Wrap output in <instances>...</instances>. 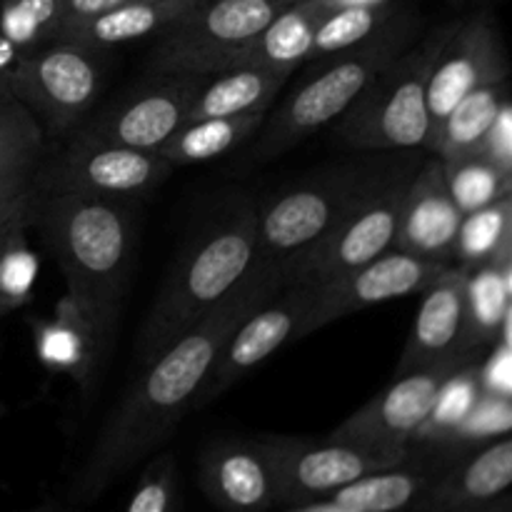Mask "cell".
<instances>
[{"instance_id":"cell-1","label":"cell","mask_w":512,"mask_h":512,"mask_svg":"<svg viewBox=\"0 0 512 512\" xmlns=\"http://www.w3.org/2000/svg\"><path fill=\"white\" fill-rule=\"evenodd\" d=\"M290 278L285 270L260 263L253 273L195 328L143 365L108 415L93 448L70 483V503L90 505L140 460L158 453L180 420L193 410L198 390L240 320L273 298Z\"/></svg>"},{"instance_id":"cell-2","label":"cell","mask_w":512,"mask_h":512,"mask_svg":"<svg viewBox=\"0 0 512 512\" xmlns=\"http://www.w3.org/2000/svg\"><path fill=\"white\" fill-rule=\"evenodd\" d=\"M30 228L58 263L68 300L108 353L133 278L135 220L128 200L35 190Z\"/></svg>"},{"instance_id":"cell-3","label":"cell","mask_w":512,"mask_h":512,"mask_svg":"<svg viewBox=\"0 0 512 512\" xmlns=\"http://www.w3.org/2000/svg\"><path fill=\"white\" fill-rule=\"evenodd\" d=\"M258 265V208L240 200L195 235L140 330L138 363L148 365L218 308Z\"/></svg>"},{"instance_id":"cell-4","label":"cell","mask_w":512,"mask_h":512,"mask_svg":"<svg viewBox=\"0 0 512 512\" xmlns=\"http://www.w3.org/2000/svg\"><path fill=\"white\" fill-rule=\"evenodd\" d=\"M408 33L410 25L405 23L403 15H398L388 28L358 48L318 58L323 68L303 80L278 108L268 110L263 125L255 130L250 158H280L310 135L343 118L350 105L373 83L375 75L388 68L400 53H405Z\"/></svg>"},{"instance_id":"cell-5","label":"cell","mask_w":512,"mask_h":512,"mask_svg":"<svg viewBox=\"0 0 512 512\" xmlns=\"http://www.w3.org/2000/svg\"><path fill=\"white\" fill-rule=\"evenodd\" d=\"M375 165H338L310 175L258 210V260L293 275L333 235L378 178Z\"/></svg>"},{"instance_id":"cell-6","label":"cell","mask_w":512,"mask_h":512,"mask_svg":"<svg viewBox=\"0 0 512 512\" xmlns=\"http://www.w3.org/2000/svg\"><path fill=\"white\" fill-rule=\"evenodd\" d=\"M440 35L413 50L400 53L388 68L375 75L365 93L335 120V135L353 150H415L430 138V115L425 88L438 53Z\"/></svg>"},{"instance_id":"cell-7","label":"cell","mask_w":512,"mask_h":512,"mask_svg":"<svg viewBox=\"0 0 512 512\" xmlns=\"http://www.w3.org/2000/svg\"><path fill=\"white\" fill-rule=\"evenodd\" d=\"M293 0H200L158 33L148 65L155 75H215Z\"/></svg>"},{"instance_id":"cell-8","label":"cell","mask_w":512,"mask_h":512,"mask_svg":"<svg viewBox=\"0 0 512 512\" xmlns=\"http://www.w3.org/2000/svg\"><path fill=\"white\" fill-rule=\"evenodd\" d=\"M98 50L55 40L15 58L8 70V93L50 135L80 128L103 90Z\"/></svg>"},{"instance_id":"cell-9","label":"cell","mask_w":512,"mask_h":512,"mask_svg":"<svg viewBox=\"0 0 512 512\" xmlns=\"http://www.w3.org/2000/svg\"><path fill=\"white\" fill-rule=\"evenodd\" d=\"M418 165L410 158L383 168L328 240L305 260L293 280H333L395 248L405 195ZM290 280V283H293Z\"/></svg>"},{"instance_id":"cell-10","label":"cell","mask_w":512,"mask_h":512,"mask_svg":"<svg viewBox=\"0 0 512 512\" xmlns=\"http://www.w3.org/2000/svg\"><path fill=\"white\" fill-rule=\"evenodd\" d=\"M268 448L278 473L280 508L308 503L333 495L343 485L393 468L408 458V450H385L355 440L295 438V435H268L260 438Z\"/></svg>"},{"instance_id":"cell-11","label":"cell","mask_w":512,"mask_h":512,"mask_svg":"<svg viewBox=\"0 0 512 512\" xmlns=\"http://www.w3.org/2000/svg\"><path fill=\"white\" fill-rule=\"evenodd\" d=\"M173 165L158 150L70 140L68 148L45 155L35 175L38 193H73L105 200H130L163 183Z\"/></svg>"},{"instance_id":"cell-12","label":"cell","mask_w":512,"mask_h":512,"mask_svg":"<svg viewBox=\"0 0 512 512\" xmlns=\"http://www.w3.org/2000/svg\"><path fill=\"white\" fill-rule=\"evenodd\" d=\"M313 300V280H293L283 285L273 298L245 315L220 348L208 378L203 380L193 410L205 408L220 395L238 385L245 375L278 353L285 343L298 340L300 323Z\"/></svg>"},{"instance_id":"cell-13","label":"cell","mask_w":512,"mask_h":512,"mask_svg":"<svg viewBox=\"0 0 512 512\" xmlns=\"http://www.w3.org/2000/svg\"><path fill=\"white\" fill-rule=\"evenodd\" d=\"M448 268V263L415 258L393 248L340 278L313 280V300L300 323L298 340L370 305L423 293Z\"/></svg>"},{"instance_id":"cell-14","label":"cell","mask_w":512,"mask_h":512,"mask_svg":"<svg viewBox=\"0 0 512 512\" xmlns=\"http://www.w3.org/2000/svg\"><path fill=\"white\" fill-rule=\"evenodd\" d=\"M205 80L208 75H158L95 118H85L70 140L158 150L185 123Z\"/></svg>"},{"instance_id":"cell-15","label":"cell","mask_w":512,"mask_h":512,"mask_svg":"<svg viewBox=\"0 0 512 512\" xmlns=\"http://www.w3.org/2000/svg\"><path fill=\"white\" fill-rule=\"evenodd\" d=\"M508 75L510 68L500 30L488 13L470 15L443 28L425 88L430 133L455 108L458 100L483 85L508 80Z\"/></svg>"},{"instance_id":"cell-16","label":"cell","mask_w":512,"mask_h":512,"mask_svg":"<svg viewBox=\"0 0 512 512\" xmlns=\"http://www.w3.org/2000/svg\"><path fill=\"white\" fill-rule=\"evenodd\" d=\"M468 360L475 358H453L400 373L393 385L373 395L330 435L385 450H408L433 413L445 380Z\"/></svg>"},{"instance_id":"cell-17","label":"cell","mask_w":512,"mask_h":512,"mask_svg":"<svg viewBox=\"0 0 512 512\" xmlns=\"http://www.w3.org/2000/svg\"><path fill=\"white\" fill-rule=\"evenodd\" d=\"M200 488L223 512L280 508L278 473L263 440H215L200 453Z\"/></svg>"},{"instance_id":"cell-18","label":"cell","mask_w":512,"mask_h":512,"mask_svg":"<svg viewBox=\"0 0 512 512\" xmlns=\"http://www.w3.org/2000/svg\"><path fill=\"white\" fill-rule=\"evenodd\" d=\"M460 220H463V213L453 203L448 185H445L443 160L430 155L423 165H418L413 180H410L395 250H403L415 258L453 265Z\"/></svg>"},{"instance_id":"cell-19","label":"cell","mask_w":512,"mask_h":512,"mask_svg":"<svg viewBox=\"0 0 512 512\" xmlns=\"http://www.w3.org/2000/svg\"><path fill=\"white\" fill-rule=\"evenodd\" d=\"M465 280L468 270L450 265L423 290L418 315L410 328L395 375L453 358H478L465 353Z\"/></svg>"},{"instance_id":"cell-20","label":"cell","mask_w":512,"mask_h":512,"mask_svg":"<svg viewBox=\"0 0 512 512\" xmlns=\"http://www.w3.org/2000/svg\"><path fill=\"white\" fill-rule=\"evenodd\" d=\"M512 440L510 435L468 450L445 465L425 488L410 512H458L483 508L510 493Z\"/></svg>"},{"instance_id":"cell-21","label":"cell","mask_w":512,"mask_h":512,"mask_svg":"<svg viewBox=\"0 0 512 512\" xmlns=\"http://www.w3.org/2000/svg\"><path fill=\"white\" fill-rule=\"evenodd\" d=\"M45 155L43 125L8 93L0 100V230L30 213L35 175Z\"/></svg>"},{"instance_id":"cell-22","label":"cell","mask_w":512,"mask_h":512,"mask_svg":"<svg viewBox=\"0 0 512 512\" xmlns=\"http://www.w3.org/2000/svg\"><path fill=\"white\" fill-rule=\"evenodd\" d=\"M198 3L200 0H138V3L105 10V13L93 15V18L63 25L58 40H70V43L103 53V50L115 48V45H125L133 43V40L148 38V35L163 33L165 28L178 23Z\"/></svg>"},{"instance_id":"cell-23","label":"cell","mask_w":512,"mask_h":512,"mask_svg":"<svg viewBox=\"0 0 512 512\" xmlns=\"http://www.w3.org/2000/svg\"><path fill=\"white\" fill-rule=\"evenodd\" d=\"M443 468L445 465L425 450L408 448L403 463L363 475L328 498L358 512H410Z\"/></svg>"},{"instance_id":"cell-24","label":"cell","mask_w":512,"mask_h":512,"mask_svg":"<svg viewBox=\"0 0 512 512\" xmlns=\"http://www.w3.org/2000/svg\"><path fill=\"white\" fill-rule=\"evenodd\" d=\"M290 78H293L290 70L260 68V65H240V68H228L208 75L198 98L190 105L185 123L205 118L268 113Z\"/></svg>"},{"instance_id":"cell-25","label":"cell","mask_w":512,"mask_h":512,"mask_svg":"<svg viewBox=\"0 0 512 512\" xmlns=\"http://www.w3.org/2000/svg\"><path fill=\"white\" fill-rule=\"evenodd\" d=\"M325 15L328 13L315 8L310 0H295L293 5L280 10L253 40H248L223 70L260 65V68H280L295 73L298 65L310 60L315 30Z\"/></svg>"},{"instance_id":"cell-26","label":"cell","mask_w":512,"mask_h":512,"mask_svg":"<svg viewBox=\"0 0 512 512\" xmlns=\"http://www.w3.org/2000/svg\"><path fill=\"white\" fill-rule=\"evenodd\" d=\"M512 260L468 270L465 280V353L480 355L498 338L510 335Z\"/></svg>"},{"instance_id":"cell-27","label":"cell","mask_w":512,"mask_h":512,"mask_svg":"<svg viewBox=\"0 0 512 512\" xmlns=\"http://www.w3.org/2000/svg\"><path fill=\"white\" fill-rule=\"evenodd\" d=\"M505 103H510L508 80L473 90L463 100H458L455 108L440 120L438 128L430 133L425 150L440 160H453L460 155L475 153V148L490 130V125L495 123Z\"/></svg>"},{"instance_id":"cell-28","label":"cell","mask_w":512,"mask_h":512,"mask_svg":"<svg viewBox=\"0 0 512 512\" xmlns=\"http://www.w3.org/2000/svg\"><path fill=\"white\" fill-rule=\"evenodd\" d=\"M38 353L50 368L65 370L83 385L93 383L100 363L108 355L88 320L68 298L60 303L58 318L38 323Z\"/></svg>"},{"instance_id":"cell-29","label":"cell","mask_w":512,"mask_h":512,"mask_svg":"<svg viewBox=\"0 0 512 512\" xmlns=\"http://www.w3.org/2000/svg\"><path fill=\"white\" fill-rule=\"evenodd\" d=\"M268 113H248L235 115V118H205L183 123L163 145L158 148L160 158L168 160L173 168L180 165L205 163V160L220 158L230 153L245 140L255 135V130L263 125Z\"/></svg>"},{"instance_id":"cell-30","label":"cell","mask_w":512,"mask_h":512,"mask_svg":"<svg viewBox=\"0 0 512 512\" xmlns=\"http://www.w3.org/2000/svg\"><path fill=\"white\" fill-rule=\"evenodd\" d=\"M512 260V195L463 215L453 248V265L463 270Z\"/></svg>"},{"instance_id":"cell-31","label":"cell","mask_w":512,"mask_h":512,"mask_svg":"<svg viewBox=\"0 0 512 512\" xmlns=\"http://www.w3.org/2000/svg\"><path fill=\"white\" fill-rule=\"evenodd\" d=\"M398 15L400 10L393 0L380 5H355V8L333 10V13H328L320 20L318 30H315L308 63L325 58V55L358 48L365 40H370L380 30L388 28Z\"/></svg>"},{"instance_id":"cell-32","label":"cell","mask_w":512,"mask_h":512,"mask_svg":"<svg viewBox=\"0 0 512 512\" xmlns=\"http://www.w3.org/2000/svg\"><path fill=\"white\" fill-rule=\"evenodd\" d=\"M28 228L30 213H23L0 230V320L23 308L33 295L38 260L28 245Z\"/></svg>"},{"instance_id":"cell-33","label":"cell","mask_w":512,"mask_h":512,"mask_svg":"<svg viewBox=\"0 0 512 512\" xmlns=\"http://www.w3.org/2000/svg\"><path fill=\"white\" fill-rule=\"evenodd\" d=\"M443 175L450 198L463 215L512 195V175L503 173L475 153L443 160Z\"/></svg>"},{"instance_id":"cell-34","label":"cell","mask_w":512,"mask_h":512,"mask_svg":"<svg viewBox=\"0 0 512 512\" xmlns=\"http://www.w3.org/2000/svg\"><path fill=\"white\" fill-rule=\"evenodd\" d=\"M63 25V0H0V35L20 55L55 43Z\"/></svg>"},{"instance_id":"cell-35","label":"cell","mask_w":512,"mask_h":512,"mask_svg":"<svg viewBox=\"0 0 512 512\" xmlns=\"http://www.w3.org/2000/svg\"><path fill=\"white\" fill-rule=\"evenodd\" d=\"M178 503V463L163 450L148 460L130 495L125 512H175Z\"/></svg>"},{"instance_id":"cell-36","label":"cell","mask_w":512,"mask_h":512,"mask_svg":"<svg viewBox=\"0 0 512 512\" xmlns=\"http://www.w3.org/2000/svg\"><path fill=\"white\" fill-rule=\"evenodd\" d=\"M478 388L485 395L512 398V345L510 335L490 345V355L478 360Z\"/></svg>"},{"instance_id":"cell-37","label":"cell","mask_w":512,"mask_h":512,"mask_svg":"<svg viewBox=\"0 0 512 512\" xmlns=\"http://www.w3.org/2000/svg\"><path fill=\"white\" fill-rule=\"evenodd\" d=\"M475 155L488 160L503 173L512 175V105L505 103L500 108L498 118L490 125L488 133L483 135L480 145L475 148Z\"/></svg>"},{"instance_id":"cell-38","label":"cell","mask_w":512,"mask_h":512,"mask_svg":"<svg viewBox=\"0 0 512 512\" xmlns=\"http://www.w3.org/2000/svg\"><path fill=\"white\" fill-rule=\"evenodd\" d=\"M128 3H138V0H63V25L83 18H93V15H100L105 10L120 8V5Z\"/></svg>"},{"instance_id":"cell-39","label":"cell","mask_w":512,"mask_h":512,"mask_svg":"<svg viewBox=\"0 0 512 512\" xmlns=\"http://www.w3.org/2000/svg\"><path fill=\"white\" fill-rule=\"evenodd\" d=\"M280 512H358V510L345 508V505L335 503L333 498H320V500H308V503L288 505V508H280Z\"/></svg>"},{"instance_id":"cell-40","label":"cell","mask_w":512,"mask_h":512,"mask_svg":"<svg viewBox=\"0 0 512 512\" xmlns=\"http://www.w3.org/2000/svg\"><path fill=\"white\" fill-rule=\"evenodd\" d=\"M310 3L323 10V13H333V10L355 8V5H380L390 3V0H310Z\"/></svg>"},{"instance_id":"cell-41","label":"cell","mask_w":512,"mask_h":512,"mask_svg":"<svg viewBox=\"0 0 512 512\" xmlns=\"http://www.w3.org/2000/svg\"><path fill=\"white\" fill-rule=\"evenodd\" d=\"M18 50L13 48V45L8 43V40L0 35V70H10V65L15 63V58H18Z\"/></svg>"},{"instance_id":"cell-42","label":"cell","mask_w":512,"mask_h":512,"mask_svg":"<svg viewBox=\"0 0 512 512\" xmlns=\"http://www.w3.org/2000/svg\"><path fill=\"white\" fill-rule=\"evenodd\" d=\"M458 512H512V500L510 495H503L495 503L483 505V508H470V510H458Z\"/></svg>"},{"instance_id":"cell-43","label":"cell","mask_w":512,"mask_h":512,"mask_svg":"<svg viewBox=\"0 0 512 512\" xmlns=\"http://www.w3.org/2000/svg\"><path fill=\"white\" fill-rule=\"evenodd\" d=\"M23 512H78L75 510V505L73 503H53V500H48V503H40V505H35V508H30V510H23Z\"/></svg>"},{"instance_id":"cell-44","label":"cell","mask_w":512,"mask_h":512,"mask_svg":"<svg viewBox=\"0 0 512 512\" xmlns=\"http://www.w3.org/2000/svg\"><path fill=\"white\" fill-rule=\"evenodd\" d=\"M8 95V70H0V100Z\"/></svg>"},{"instance_id":"cell-45","label":"cell","mask_w":512,"mask_h":512,"mask_svg":"<svg viewBox=\"0 0 512 512\" xmlns=\"http://www.w3.org/2000/svg\"><path fill=\"white\" fill-rule=\"evenodd\" d=\"M293 3H295V0H293Z\"/></svg>"}]
</instances>
